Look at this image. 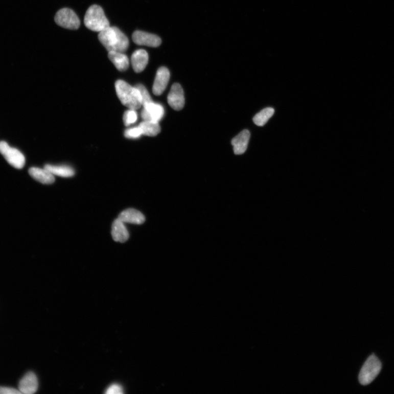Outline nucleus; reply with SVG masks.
I'll use <instances>...</instances> for the list:
<instances>
[{
  "instance_id": "obj_22",
  "label": "nucleus",
  "mask_w": 394,
  "mask_h": 394,
  "mask_svg": "<svg viewBox=\"0 0 394 394\" xmlns=\"http://www.w3.org/2000/svg\"><path fill=\"white\" fill-rule=\"evenodd\" d=\"M140 91L142 98L143 106L153 102L152 98L148 90L143 84H138L135 86Z\"/></svg>"
},
{
  "instance_id": "obj_16",
  "label": "nucleus",
  "mask_w": 394,
  "mask_h": 394,
  "mask_svg": "<svg viewBox=\"0 0 394 394\" xmlns=\"http://www.w3.org/2000/svg\"><path fill=\"white\" fill-rule=\"evenodd\" d=\"M119 219L124 223L141 225L145 221L144 215L134 208H128L122 212L119 216Z\"/></svg>"
},
{
  "instance_id": "obj_14",
  "label": "nucleus",
  "mask_w": 394,
  "mask_h": 394,
  "mask_svg": "<svg viewBox=\"0 0 394 394\" xmlns=\"http://www.w3.org/2000/svg\"><path fill=\"white\" fill-rule=\"evenodd\" d=\"M111 235L115 242L125 243L129 237L128 231L125 225L119 218L112 223Z\"/></svg>"
},
{
  "instance_id": "obj_17",
  "label": "nucleus",
  "mask_w": 394,
  "mask_h": 394,
  "mask_svg": "<svg viewBox=\"0 0 394 394\" xmlns=\"http://www.w3.org/2000/svg\"><path fill=\"white\" fill-rule=\"evenodd\" d=\"M108 57L119 71L125 72L129 66L128 57L122 52H109Z\"/></svg>"
},
{
  "instance_id": "obj_18",
  "label": "nucleus",
  "mask_w": 394,
  "mask_h": 394,
  "mask_svg": "<svg viewBox=\"0 0 394 394\" xmlns=\"http://www.w3.org/2000/svg\"><path fill=\"white\" fill-rule=\"evenodd\" d=\"M48 170L53 175H57L63 177H72L75 174L74 170L71 167L67 166H55L47 165L44 167Z\"/></svg>"
},
{
  "instance_id": "obj_20",
  "label": "nucleus",
  "mask_w": 394,
  "mask_h": 394,
  "mask_svg": "<svg viewBox=\"0 0 394 394\" xmlns=\"http://www.w3.org/2000/svg\"><path fill=\"white\" fill-rule=\"evenodd\" d=\"M274 113V110L273 108L267 107L254 115L253 121L258 126H264Z\"/></svg>"
},
{
  "instance_id": "obj_8",
  "label": "nucleus",
  "mask_w": 394,
  "mask_h": 394,
  "mask_svg": "<svg viewBox=\"0 0 394 394\" xmlns=\"http://www.w3.org/2000/svg\"><path fill=\"white\" fill-rule=\"evenodd\" d=\"M170 106L176 111H180L184 105V92L181 85L174 83L168 96Z\"/></svg>"
},
{
  "instance_id": "obj_19",
  "label": "nucleus",
  "mask_w": 394,
  "mask_h": 394,
  "mask_svg": "<svg viewBox=\"0 0 394 394\" xmlns=\"http://www.w3.org/2000/svg\"><path fill=\"white\" fill-rule=\"evenodd\" d=\"M142 130L143 135L155 136L160 132L159 122L144 121L138 125Z\"/></svg>"
},
{
  "instance_id": "obj_10",
  "label": "nucleus",
  "mask_w": 394,
  "mask_h": 394,
  "mask_svg": "<svg viewBox=\"0 0 394 394\" xmlns=\"http://www.w3.org/2000/svg\"><path fill=\"white\" fill-rule=\"evenodd\" d=\"M170 79L169 69L166 67H160L156 73L152 91L154 95L160 96L165 90Z\"/></svg>"
},
{
  "instance_id": "obj_12",
  "label": "nucleus",
  "mask_w": 394,
  "mask_h": 394,
  "mask_svg": "<svg viewBox=\"0 0 394 394\" xmlns=\"http://www.w3.org/2000/svg\"><path fill=\"white\" fill-rule=\"evenodd\" d=\"M250 138V131L245 129L233 139L231 144L234 146V152L237 155L245 152L248 148Z\"/></svg>"
},
{
  "instance_id": "obj_4",
  "label": "nucleus",
  "mask_w": 394,
  "mask_h": 394,
  "mask_svg": "<svg viewBox=\"0 0 394 394\" xmlns=\"http://www.w3.org/2000/svg\"><path fill=\"white\" fill-rule=\"evenodd\" d=\"M382 364L375 355H370L362 366L359 376L361 384L367 385L372 383L381 372Z\"/></svg>"
},
{
  "instance_id": "obj_2",
  "label": "nucleus",
  "mask_w": 394,
  "mask_h": 394,
  "mask_svg": "<svg viewBox=\"0 0 394 394\" xmlns=\"http://www.w3.org/2000/svg\"><path fill=\"white\" fill-rule=\"evenodd\" d=\"M115 89L122 104L129 109L136 110L143 106L141 92L135 87L125 81L118 80L115 83Z\"/></svg>"
},
{
  "instance_id": "obj_25",
  "label": "nucleus",
  "mask_w": 394,
  "mask_h": 394,
  "mask_svg": "<svg viewBox=\"0 0 394 394\" xmlns=\"http://www.w3.org/2000/svg\"><path fill=\"white\" fill-rule=\"evenodd\" d=\"M20 391L16 389L10 387H0V394H20Z\"/></svg>"
},
{
  "instance_id": "obj_23",
  "label": "nucleus",
  "mask_w": 394,
  "mask_h": 394,
  "mask_svg": "<svg viewBox=\"0 0 394 394\" xmlns=\"http://www.w3.org/2000/svg\"><path fill=\"white\" fill-rule=\"evenodd\" d=\"M142 135V130L139 126L129 128L125 132V136L128 138H138Z\"/></svg>"
},
{
  "instance_id": "obj_21",
  "label": "nucleus",
  "mask_w": 394,
  "mask_h": 394,
  "mask_svg": "<svg viewBox=\"0 0 394 394\" xmlns=\"http://www.w3.org/2000/svg\"><path fill=\"white\" fill-rule=\"evenodd\" d=\"M123 122L126 127L134 124L137 120V113L136 110L129 109L123 115Z\"/></svg>"
},
{
  "instance_id": "obj_24",
  "label": "nucleus",
  "mask_w": 394,
  "mask_h": 394,
  "mask_svg": "<svg viewBox=\"0 0 394 394\" xmlns=\"http://www.w3.org/2000/svg\"><path fill=\"white\" fill-rule=\"evenodd\" d=\"M107 394H121L123 393V388L118 384H113L109 386L105 392Z\"/></svg>"
},
{
  "instance_id": "obj_3",
  "label": "nucleus",
  "mask_w": 394,
  "mask_h": 394,
  "mask_svg": "<svg viewBox=\"0 0 394 394\" xmlns=\"http://www.w3.org/2000/svg\"><path fill=\"white\" fill-rule=\"evenodd\" d=\"M84 23L88 29L95 32H101L110 26L102 8L98 5L91 6L85 14Z\"/></svg>"
},
{
  "instance_id": "obj_6",
  "label": "nucleus",
  "mask_w": 394,
  "mask_h": 394,
  "mask_svg": "<svg viewBox=\"0 0 394 394\" xmlns=\"http://www.w3.org/2000/svg\"><path fill=\"white\" fill-rule=\"evenodd\" d=\"M55 20L57 25L67 29L77 30L80 26L78 16L73 10L67 8L60 10L56 14Z\"/></svg>"
},
{
  "instance_id": "obj_9",
  "label": "nucleus",
  "mask_w": 394,
  "mask_h": 394,
  "mask_svg": "<svg viewBox=\"0 0 394 394\" xmlns=\"http://www.w3.org/2000/svg\"><path fill=\"white\" fill-rule=\"evenodd\" d=\"M133 42L140 45H146L148 47L157 48L161 43L160 38L156 35L137 30L132 36Z\"/></svg>"
},
{
  "instance_id": "obj_5",
  "label": "nucleus",
  "mask_w": 394,
  "mask_h": 394,
  "mask_svg": "<svg viewBox=\"0 0 394 394\" xmlns=\"http://www.w3.org/2000/svg\"><path fill=\"white\" fill-rule=\"evenodd\" d=\"M0 153L13 167L20 169L25 167L26 158L23 154L4 141L0 142Z\"/></svg>"
},
{
  "instance_id": "obj_15",
  "label": "nucleus",
  "mask_w": 394,
  "mask_h": 394,
  "mask_svg": "<svg viewBox=\"0 0 394 394\" xmlns=\"http://www.w3.org/2000/svg\"><path fill=\"white\" fill-rule=\"evenodd\" d=\"M29 173L33 178L43 184H52L55 181V175L44 168H31L29 170Z\"/></svg>"
},
{
  "instance_id": "obj_7",
  "label": "nucleus",
  "mask_w": 394,
  "mask_h": 394,
  "mask_svg": "<svg viewBox=\"0 0 394 394\" xmlns=\"http://www.w3.org/2000/svg\"><path fill=\"white\" fill-rule=\"evenodd\" d=\"M143 107L141 117L144 121L159 122L164 117V108L159 104L151 102Z\"/></svg>"
},
{
  "instance_id": "obj_13",
  "label": "nucleus",
  "mask_w": 394,
  "mask_h": 394,
  "mask_svg": "<svg viewBox=\"0 0 394 394\" xmlns=\"http://www.w3.org/2000/svg\"><path fill=\"white\" fill-rule=\"evenodd\" d=\"M149 62L148 52L144 50L135 51L131 57V63L136 73L142 72Z\"/></svg>"
},
{
  "instance_id": "obj_1",
  "label": "nucleus",
  "mask_w": 394,
  "mask_h": 394,
  "mask_svg": "<svg viewBox=\"0 0 394 394\" xmlns=\"http://www.w3.org/2000/svg\"><path fill=\"white\" fill-rule=\"evenodd\" d=\"M98 38L108 52L124 53L128 50L129 45L128 37L115 27L110 26L100 32Z\"/></svg>"
},
{
  "instance_id": "obj_11",
  "label": "nucleus",
  "mask_w": 394,
  "mask_h": 394,
  "mask_svg": "<svg viewBox=\"0 0 394 394\" xmlns=\"http://www.w3.org/2000/svg\"><path fill=\"white\" fill-rule=\"evenodd\" d=\"M38 380L36 376L32 372L26 374L19 384V390L21 393L33 394L38 389Z\"/></svg>"
}]
</instances>
